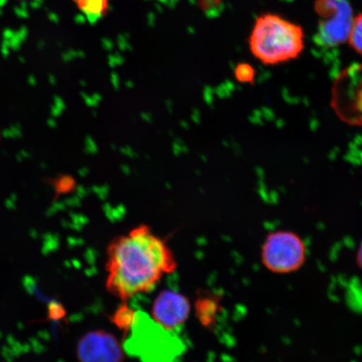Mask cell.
Listing matches in <instances>:
<instances>
[{
  "label": "cell",
  "instance_id": "9c48e42d",
  "mask_svg": "<svg viewBox=\"0 0 362 362\" xmlns=\"http://www.w3.org/2000/svg\"><path fill=\"white\" fill-rule=\"evenodd\" d=\"M220 309L218 298L214 294H201L194 303V310L200 323L205 327H211L216 321Z\"/></svg>",
  "mask_w": 362,
  "mask_h": 362
},
{
  "label": "cell",
  "instance_id": "8fae6325",
  "mask_svg": "<svg viewBox=\"0 0 362 362\" xmlns=\"http://www.w3.org/2000/svg\"><path fill=\"white\" fill-rule=\"evenodd\" d=\"M137 311L130 308L127 302L122 304L115 311L111 317V321L115 327L127 334L132 328Z\"/></svg>",
  "mask_w": 362,
  "mask_h": 362
},
{
  "label": "cell",
  "instance_id": "7c38bea8",
  "mask_svg": "<svg viewBox=\"0 0 362 362\" xmlns=\"http://www.w3.org/2000/svg\"><path fill=\"white\" fill-rule=\"evenodd\" d=\"M350 47L354 51L362 56V13L354 17L349 38H348Z\"/></svg>",
  "mask_w": 362,
  "mask_h": 362
},
{
  "label": "cell",
  "instance_id": "277c9868",
  "mask_svg": "<svg viewBox=\"0 0 362 362\" xmlns=\"http://www.w3.org/2000/svg\"><path fill=\"white\" fill-rule=\"evenodd\" d=\"M303 239L291 230H277L267 236L261 259L265 268L274 274H287L302 268L307 259Z\"/></svg>",
  "mask_w": 362,
  "mask_h": 362
},
{
  "label": "cell",
  "instance_id": "8992f818",
  "mask_svg": "<svg viewBox=\"0 0 362 362\" xmlns=\"http://www.w3.org/2000/svg\"><path fill=\"white\" fill-rule=\"evenodd\" d=\"M330 106L341 121L362 127V63L348 66L337 76Z\"/></svg>",
  "mask_w": 362,
  "mask_h": 362
},
{
  "label": "cell",
  "instance_id": "52a82bcc",
  "mask_svg": "<svg viewBox=\"0 0 362 362\" xmlns=\"http://www.w3.org/2000/svg\"><path fill=\"white\" fill-rule=\"evenodd\" d=\"M124 351L119 339L103 329L86 334L76 347L79 362H124Z\"/></svg>",
  "mask_w": 362,
  "mask_h": 362
},
{
  "label": "cell",
  "instance_id": "ac0fdd59",
  "mask_svg": "<svg viewBox=\"0 0 362 362\" xmlns=\"http://www.w3.org/2000/svg\"><path fill=\"white\" fill-rule=\"evenodd\" d=\"M4 2V0H0V4H2Z\"/></svg>",
  "mask_w": 362,
  "mask_h": 362
},
{
  "label": "cell",
  "instance_id": "9a60e30c",
  "mask_svg": "<svg viewBox=\"0 0 362 362\" xmlns=\"http://www.w3.org/2000/svg\"><path fill=\"white\" fill-rule=\"evenodd\" d=\"M66 315V310L61 304L57 302H52L49 305L48 320H62Z\"/></svg>",
  "mask_w": 362,
  "mask_h": 362
},
{
  "label": "cell",
  "instance_id": "30bf717a",
  "mask_svg": "<svg viewBox=\"0 0 362 362\" xmlns=\"http://www.w3.org/2000/svg\"><path fill=\"white\" fill-rule=\"evenodd\" d=\"M78 10L94 25L107 15L110 0H72Z\"/></svg>",
  "mask_w": 362,
  "mask_h": 362
},
{
  "label": "cell",
  "instance_id": "6da1fadb",
  "mask_svg": "<svg viewBox=\"0 0 362 362\" xmlns=\"http://www.w3.org/2000/svg\"><path fill=\"white\" fill-rule=\"evenodd\" d=\"M177 261L164 239L147 226L112 240L107 248L106 288L122 302L151 291L164 276L175 273Z\"/></svg>",
  "mask_w": 362,
  "mask_h": 362
},
{
  "label": "cell",
  "instance_id": "ba28073f",
  "mask_svg": "<svg viewBox=\"0 0 362 362\" xmlns=\"http://www.w3.org/2000/svg\"><path fill=\"white\" fill-rule=\"evenodd\" d=\"M192 311L189 298L173 291H163L153 300L152 319L168 332H174L187 322Z\"/></svg>",
  "mask_w": 362,
  "mask_h": 362
},
{
  "label": "cell",
  "instance_id": "e0dca14e",
  "mask_svg": "<svg viewBox=\"0 0 362 362\" xmlns=\"http://www.w3.org/2000/svg\"><path fill=\"white\" fill-rule=\"evenodd\" d=\"M158 1H160L162 3L169 4L170 1H173V0H158Z\"/></svg>",
  "mask_w": 362,
  "mask_h": 362
},
{
  "label": "cell",
  "instance_id": "5b68a950",
  "mask_svg": "<svg viewBox=\"0 0 362 362\" xmlns=\"http://www.w3.org/2000/svg\"><path fill=\"white\" fill-rule=\"evenodd\" d=\"M315 11L319 17L315 42L322 47H337L349 38L353 10L348 0H315Z\"/></svg>",
  "mask_w": 362,
  "mask_h": 362
},
{
  "label": "cell",
  "instance_id": "4fadbf2b",
  "mask_svg": "<svg viewBox=\"0 0 362 362\" xmlns=\"http://www.w3.org/2000/svg\"><path fill=\"white\" fill-rule=\"evenodd\" d=\"M224 0H199L198 7L207 17L214 18L221 13Z\"/></svg>",
  "mask_w": 362,
  "mask_h": 362
},
{
  "label": "cell",
  "instance_id": "3957f363",
  "mask_svg": "<svg viewBox=\"0 0 362 362\" xmlns=\"http://www.w3.org/2000/svg\"><path fill=\"white\" fill-rule=\"evenodd\" d=\"M124 337V350L142 362H170L183 350L178 338L141 311Z\"/></svg>",
  "mask_w": 362,
  "mask_h": 362
},
{
  "label": "cell",
  "instance_id": "2e32d148",
  "mask_svg": "<svg viewBox=\"0 0 362 362\" xmlns=\"http://www.w3.org/2000/svg\"><path fill=\"white\" fill-rule=\"evenodd\" d=\"M357 262H358L361 269H362V243L361 247H359L358 252H357Z\"/></svg>",
  "mask_w": 362,
  "mask_h": 362
},
{
  "label": "cell",
  "instance_id": "5bb4252c",
  "mask_svg": "<svg viewBox=\"0 0 362 362\" xmlns=\"http://www.w3.org/2000/svg\"><path fill=\"white\" fill-rule=\"evenodd\" d=\"M235 76L240 83H253L255 79V70L247 63H240L235 68Z\"/></svg>",
  "mask_w": 362,
  "mask_h": 362
},
{
  "label": "cell",
  "instance_id": "7a4b0ae2",
  "mask_svg": "<svg viewBox=\"0 0 362 362\" xmlns=\"http://www.w3.org/2000/svg\"><path fill=\"white\" fill-rule=\"evenodd\" d=\"M249 47L265 65H278L300 57L305 49V33L300 25L267 13L256 20Z\"/></svg>",
  "mask_w": 362,
  "mask_h": 362
}]
</instances>
